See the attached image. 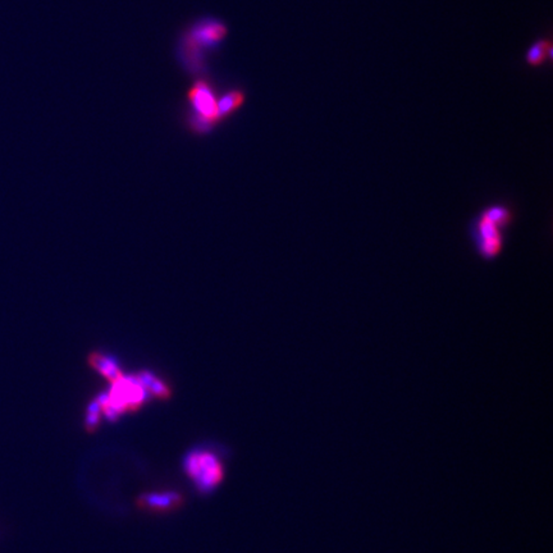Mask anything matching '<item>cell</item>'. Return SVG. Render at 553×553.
Here are the masks:
<instances>
[{
  "instance_id": "cell-5",
  "label": "cell",
  "mask_w": 553,
  "mask_h": 553,
  "mask_svg": "<svg viewBox=\"0 0 553 553\" xmlns=\"http://www.w3.org/2000/svg\"><path fill=\"white\" fill-rule=\"evenodd\" d=\"M246 102L247 91L244 86L230 85L221 89L218 104L221 125L235 117L245 107Z\"/></svg>"
},
{
  "instance_id": "cell-9",
  "label": "cell",
  "mask_w": 553,
  "mask_h": 553,
  "mask_svg": "<svg viewBox=\"0 0 553 553\" xmlns=\"http://www.w3.org/2000/svg\"><path fill=\"white\" fill-rule=\"evenodd\" d=\"M137 381L141 383L144 387L146 392H150L154 397L161 399V400H167L170 397V388L164 383L162 379L156 378L155 375L149 373V372H143L136 377Z\"/></svg>"
},
{
  "instance_id": "cell-4",
  "label": "cell",
  "mask_w": 553,
  "mask_h": 553,
  "mask_svg": "<svg viewBox=\"0 0 553 553\" xmlns=\"http://www.w3.org/2000/svg\"><path fill=\"white\" fill-rule=\"evenodd\" d=\"M183 468L200 492H212L224 479V468L213 452L192 451L186 455Z\"/></svg>"
},
{
  "instance_id": "cell-6",
  "label": "cell",
  "mask_w": 553,
  "mask_h": 553,
  "mask_svg": "<svg viewBox=\"0 0 553 553\" xmlns=\"http://www.w3.org/2000/svg\"><path fill=\"white\" fill-rule=\"evenodd\" d=\"M183 502V498L176 492H162V493H144L137 500V505L143 510L152 512H170L179 509Z\"/></svg>"
},
{
  "instance_id": "cell-1",
  "label": "cell",
  "mask_w": 553,
  "mask_h": 553,
  "mask_svg": "<svg viewBox=\"0 0 553 553\" xmlns=\"http://www.w3.org/2000/svg\"><path fill=\"white\" fill-rule=\"evenodd\" d=\"M228 35V24L217 16L204 15L192 19L177 36L174 57L179 69L190 78L212 73L210 58L221 51Z\"/></svg>"
},
{
  "instance_id": "cell-7",
  "label": "cell",
  "mask_w": 553,
  "mask_h": 553,
  "mask_svg": "<svg viewBox=\"0 0 553 553\" xmlns=\"http://www.w3.org/2000/svg\"><path fill=\"white\" fill-rule=\"evenodd\" d=\"M552 58V43L550 37H539L529 46L525 53V64L532 69H538L551 62Z\"/></svg>"
},
{
  "instance_id": "cell-8",
  "label": "cell",
  "mask_w": 553,
  "mask_h": 553,
  "mask_svg": "<svg viewBox=\"0 0 553 553\" xmlns=\"http://www.w3.org/2000/svg\"><path fill=\"white\" fill-rule=\"evenodd\" d=\"M89 364L93 366L95 370H98L102 377H105L111 384L118 382L123 377L120 366L116 364V361L104 356L100 352H91L89 355Z\"/></svg>"
},
{
  "instance_id": "cell-3",
  "label": "cell",
  "mask_w": 553,
  "mask_h": 553,
  "mask_svg": "<svg viewBox=\"0 0 553 553\" xmlns=\"http://www.w3.org/2000/svg\"><path fill=\"white\" fill-rule=\"evenodd\" d=\"M221 86L212 73L192 78L183 96L182 117L191 134L206 136L221 125L219 118Z\"/></svg>"
},
{
  "instance_id": "cell-10",
  "label": "cell",
  "mask_w": 553,
  "mask_h": 553,
  "mask_svg": "<svg viewBox=\"0 0 553 553\" xmlns=\"http://www.w3.org/2000/svg\"><path fill=\"white\" fill-rule=\"evenodd\" d=\"M100 417H102V408L99 405V402L95 399L91 405L87 409V414H86L85 426L87 432H95V429L99 426L100 423Z\"/></svg>"
},
{
  "instance_id": "cell-2",
  "label": "cell",
  "mask_w": 553,
  "mask_h": 553,
  "mask_svg": "<svg viewBox=\"0 0 553 553\" xmlns=\"http://www.w3.org/2000/svg\"><path fill=\"white\" fill-rule=\"evenodd\" d=\"M514 219V206L502 200L485 205L470 218L468 237L478 257L493 263L502 255Z\"/></svg>"
}]
</instances>
